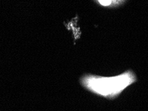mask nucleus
<instances>
[{
  "label": "nucleus",
  "instance_id": "obj_2",
  "mask_svg": "<svg viewBox=\"0 0 148 111\" xmlns=\"http://www.w3.org/2000/svg\"><path fill=\"white\" fill-rule=\"evenodd\" d=\"M99 1L102 5L104 6L109 5L112 3V0H99Z\"/></svg>",
  "mask_w": 148,
  "mask_h": 111
},
{
  "label": "nucleus",
  "instance_id": "obj_1",
  "mask_svg": "<svg viewBox=\"0 0 148 111\" xmlns=\"http://www.w3.org/2000/svg\"><path fill=\"white\" fill-rule=\"evenodd\" d=\"M137 77L131 69L112 77L86 75L82 77L81 84L93 94L113 100L116 99L137 81Z\"/></svg>",
  "mask_w": 148,
  "mask_h": 111
}]
</instances>
